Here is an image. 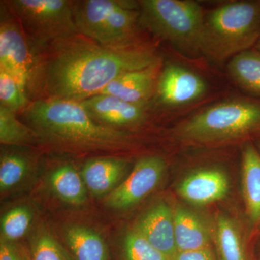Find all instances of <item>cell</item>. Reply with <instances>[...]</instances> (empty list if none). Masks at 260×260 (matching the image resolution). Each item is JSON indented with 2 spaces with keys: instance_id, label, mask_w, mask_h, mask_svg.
I'll list each match as a JSON object with an SVG mask.
<instances>
[{
  "instance_id": "14",
  "label": "cell",
  "mask_w": 260,
  "mask_h": 260,
  "mask_svg": "<svg viewBox=\"0 0 260 260\" xmlns=\"http://www.w3.org/2000/svg\"><path fill=\"white\" fill-rule=\"evenodd\" d=\"M160 68V63L146 69L121 75L99 94L111 95L124 102L145 105L153 94L154 89H156Z\"/></svg>"
},
{
  "instance_id": "18",
  "label": "cell",
  "mask_w": 260,
  "mask_h": 260,
  "mask_svg": "<svg viewBox=\"0 0 260 260\" xmlns=\"http://www.w3.org/2000/svg\"><path fill=\"white\" fill-rule=\"evenodd\" d=\"M64 236L73 260H109L107 243L93 229L72 225L65 229Z\"/></svg>"
},
{
  "instance_id": "12",
  "label": "cell",
  "mask_w": 260,
  "mask_h": 260,
  "mask_svg": "<svg viewBox=\"0 0 260 260\" xmlns=\"http://www.w3.org/2000/svg\"><path fill=\"white\" fill-rule=\"evenodd\" d=\"M133 228L169 259L177 254L174 209L165 202L152 206Z\"/></svg>"
},
{
  "instance_id": "5",
  "label": "cell",
  "mask_w": 260,
  "mask_h": 260,
  "mask_svg": "<svg viewBox=\"0 0 260 260\" xmlns=\"http://www.w3.org/2000/svg\"><path fill=\"white\" fill-rule=\"evenodd\" d=\"M138 3L142 26L184 52L202 53L206 14L201 5L188 0H142Z\"/></svg>"
},
{
  "instance_id": "24",
  "label": "cell",
  "mask_w": 260,
  "mask_h": 260,
  "mask_svg": "<svg viewBox=\"0 0 260 260\" xmlns=\"http://www.w3.org/2000/svg\"><path fill=\"white\" fill-rule=\"evenodd\" d=\"M30 260H73L70 254L56 238L42 227L38 229L30 240Z\"/></svg>"
},
{
  "instance_id": "8",
  "label": "cell",
  "mask_w": 260,
  "mask_h": 260,
  "mask_svg": "<svg viewBox=\"0 0 260 260\" xmlns=\"http://www.w3.org/2000/svg\"><path fill=\"white\" fill-rule=\"evenodd\" d=\"M7 7L2 3L0 70L11 75L28 96L34 88L39 51L32 49L31 41Z\"/></svg>"
},
{
  "instance_id": "10",
  "label": "cell",
  "mask_w": 260,
  "mask_h": 260,
  "mask_svg": "<svg viewBox=\"0 0 260 260\" xmlns=\"http://www.w3.org/2000/svg\"><path fill=\"white\" fill-rule=\"evenodd\" d=\"M80 104L98 122L115 129L138 126L146 119L145 104H132L111 95L99 94Z\"/></svg>"
},
{
  "instance_id": "15",
  "label": "cell",
  "mask_w": 260,
  "mask_h": 260,
  "mask_svg": "<svg viewBox=\"0 0 260 260\" xmlns=\"http://www.w3.org/2000/svg\"><path fill=\"white\" fill-rule=\"evenodd\" d=\"M128 165L126 159L119 157H96L85 162L80 174L87 189L94 196L101 197L119 185Z\"/></svg>"
},
{
  "instance_id": "19",
  "label": "cell",
  "mask_w": 260,
  "mask_h": 260,
  "mask_svg": "<svg viewBox=\"0 0 260 260\" xmlns=\"http://www.w3.org/2000/svg\"><path fill=\"white\" fill-rule=\"evenodd\" d=\"M49 184L54 194L68 204L78 206L86 201L88 189L81 174L71 164L55 168L49 174Z\"/></svg>"
},
{
  "instance_id": "22",
  "label": "cell",
  "mask_w": 260,
  "mask_h": 260,
  "mask_svg": "<svg viewBox=\"0 0 260 260\" xmlns=\"http://www.w3.org/2000/svg\"><path fill=\"white\" fill-rule=\"evenodd\" d=\"M30 169V160L23 152L3 150L0 158V191L2 194L20 184Z\"/></svg>"
},
{
  "instance_id": "23",
  "label": "cell",
  "mask_w": 260,
  "mask_h": 260,
  "mask_svg": "<svg viewBox=\"0 0 260 260\" xmlns=\"http://www.w3.org/2000/svg\"><path fill=\"white\" fill-rule=\"evenodd\" d=\"M15 112L0 106V142L6 146L31 145L39 139L35 131L18 120Z\"/></svg>"
},
{
  "instance_id": "16",
  "label": "cell",
  "mask_w": 260,
  "mask_h": 260,
  "mask_svg": "<svg viewBox=\"0 0 260 260\" xmlns=\"http://www.w3.org/2000/svg\"><path fill=\"white\" fill-rule=\"evenodd\" d=\"M173 209L178 251L210 247L212 234L204 219L185 207L177 206Z\"/></svg>"
},
{
  "instance_id": "26",
  "label": "cell",
  "mask_w": 260,
  "mask_h": 260,
  "mask_svg": "<svg viewBox=\"0 0 260 260\" xmlns=\"http://www.w3.org/2000/svg\"><path fill=\"white\" fill-rule=\"evenodd\" d=\"M121 246V260H170L134 228L126 233Z\"/></svg>"
},
{
  "instance_id": "31",
  "label": "cell",
  "mask_w": 260,
  "mask_h": 260,
  "mask_svg": "<svg viewBox=\"0 0 260 260\" xmlns=\"http://www.w3.org/2000/svg\"><path fill=\"white\" fill-rule=\"evenodd\" d=\"M256 148L258 149L260 153V140H258L257 143H256Z\"/></svg>"
},
{
  "instance_id": "9",
  "label": "cell",
  "mask_w": 260,
  "mask_h": 260,
  "mask_svg": "<svg viewBox=\"0 0 260 260\" xmlns=\"http://www.w3.org/2000/svg\"><path fill=\"white\" fill-rule=\"evenodd\" d=\"M167 164L159 156L140 158L129 175L106 198L108 208L125 210L138 204L160 184Z\"/></svg>"
},
{
  "instance_id": "4",
  "label": "cell",
  "mask_w": 260,
  "mask_h": 260,
  "mask_svg": "<svg viewBox=\"0 0 260 260\" xmlns=\"http://www.w3.org/2000/svg\"><path fill=\"white\" fill-rule=\"evenodd\" d=\"M260 135V99L244 98L220 103L195 114L179 126L181 140L201 144Z\"/></svg>"
},
{
  "instance_id": "28",
  "label": "cell",
  "mask_w": 260,
  "mask_h": 260,
  "mask_svg": "<svg viewBox=\"0 0 260 260\" xmlns=\"http://www.w3.org/2000/svg\"><path fill=\"white\" fill-rule=\"evenodd\" d=\"M0 260H30V253L18 242L1 240Z\"/></svg>"
},
{
  "instance_id": "1",
  "label": "cell",
  "mask_w": 260,
  "mask_h": 260,
  "mask_svg": "<svg viewBox=\"0 0 260 260\" xmlns=\"http://www.w3.org/2000/svg\"><path fill=\"white\" fill-rule=\"evenodd\" d=\"M39 51L32 91L42 99L82 102L101 93L121 75L160 64L147 44L111 48L78 34L49 44Z\"/></svg>"
},
{
  "instance_id": "25",
  "label": "cell",
  "mask_w": 260,
  "mask_h": 260,
  "mask_svg": "<svg viewBox=\"0 0 260 260\" xmlns=\"http://www.w3.org/2000/svg\"><path fill=\"white\" fill-rule=\"evenodd\" d=\"M32 219L34 213L25 205L8 210L1 219V240L17 242L28 232Z\"/></svg>"
},
{
  "instance_id": "29",
  "label": "cell",
  "mask_w": 260,
  "mask_h": 260,
  "mask_svg": "<svg viewBox=\"0 0 260 260\" xmlns=\"http://www.w3.org/2000/svg\"><path fill=\"white\" fill-rule=\"evenodd\" d=\"M172 260H215L211 248L178 251Z\"/></svg>"
},
{
  "instance_id": "6",
  "label": "cell",
  "mask_w": 260,
  "mask_h": 260,
  "mask_svg": "<svg viewBox=\"0 0 260 260\" xmlns=\"http://www.w3.org/2000/svg\"><path fill=\"white\" fill-rule=\"evenodd\" d=\"M135 8L126 1H74L75 25L80 34L105 47H132L140 44L137 39L140 12Z\"/></svg>"
},
{
  "instance_id": "21",
  "label": "cell",
  "mask_w": 260,
  "mask_h": 260,
  "mask_svg": "<svg viewBox=\"0 0 260 260\" xmlns=\"http://www.w3.org/2000/svg\"><path fill=\"white\" fill-rule=\"evenodd\" d=\"M215 241L220 260H248L239 228L223 214L215 218Z\"/></svg>"
},
{
  "instance_id": "17",
  "label": "cell",
  "mask_w": 260,
  "mask_h": 260,
  "mask_svg": "<svg viewBox=\"0 0 260 260\" xmlns=\"http://www.w3.org/2000/svg\"><path fill=\"white\" fill-rule=\"evenodd\" d=\"M242 188L248 220L260 228V153L251 143L242 150Z\"/></svg>"
},
{
  "instance_id": "2",
  "label": "cell",
  "mask_w": 260,
  "mask_h": 260,
  "mask_svg": "<svg viewBox=\"0 0 260 260\" xmlns=\"http://www.w3.org/2000/svg\"><path fill=\"white\" fill-rule=\"evenodd\" d=\"M23 113L39 139L62 148L115 152L135 144L131 135L98 122L79 102L39 99L30 102Z\"/></svg>"
},
{
  "instance_id": "11",
  "label": "cell",
  "mask_w": 260,
  "mask_h": 260,
  "mask_svg": "<svg viewBox=\"0 0 260 260\" xmlns=\"http://www.w3.org/2000/svg\"><path fill=\"white\" fill-rule=\"evenodd\" d=\"M156 90L162 104L179 106L199 99L206 91V84L190 70L169 64L159 75Z\"/></svg>"
},
{
  "instance_id": "20",
  "label": "cell",
  "mask_w": 260,
  "mask_h": 260,
  "mask_svg": "<svg viewBox=\"0 0 260 260\" xmlns=\"http://www.w3.org/2000/svg\"><path fill=\"white\" fill-rule=\"evenodd\" d=\"M228 70L240 88L251 97L260 99V51L253 48L234 56Z\"/></svg>"
},
{
  "instance_id": "7",
  "label": "cell",
  "mask_w": 260,
  "mask_h": 260,
  "mask_svg": "<svg viewBox=\"0 0 260 260\" xmlns=\"http://www.w3.org/2000/svg\"><path fill=\"white\" fill-rule=\"evenodd\" d=\"M5 3L38 47L79 34L75 22L74 1L10 0Z\"/></svg>"
},
{
  "instance_id": "13",
  "label": "cell",
  "mask_w": 260,
  "mask_h": 260,
  "mask_svg": "<svg viewBox=\"0 0 260 260\" xmlns=\"http://www.w3.org/2000/svg\"><path fill=\"white\" fill-rule=\"evenodd\" d=\"M230 187L229 177L221 169H202L191 173L179 183L177 192L193 205H205L223 200Z\"/></svg>"
},
{
  "instance_id": "27",
  "label": "cell",
  "mask_w": 260,
  "mask_h": 260,
  "mask_svg": "<svg viewBox=\"0 0 260 260\" xmlns=\"http://www.w3.org/2000/svg\"><path fill=\"white\" fill-rule=\"evenodd\" d=\"M0 101L1 107L14 112L25 110L30 104L16 80L3 70H0Z\"/></svg>"
},
{
  "instance_id": "3",
  "label": "cell",
  "mask_w": 260,
  "mask_h": 260,
  "mask_svg": "<svg viewBox=\"0 0 260 260\" xmlns=\"http://www.w3.org/2000/svg\"><path fill=\"white\" fill-rule=\"evenodd\" d=\"M260 38V0L233 2L205 15L202 54L220 62L253 49Z\"/></svg>"
},
{
  "instance_id": "30",
  "label": "cell",
  "mask_w": 260,
  "mask_h": 260,
  "mask_svg": "<svg viewBox=\"0 0 260 260\" xmlns=\"http://www.w3.org/2000/svg\"><path fill=\"white\" fill-rule=\"evenodd\" d=\"M254 49H256V50H258L260 51V38L259 40H258L257 43H256V45L254 46Z\"/></svg>"
}]
</instances>
